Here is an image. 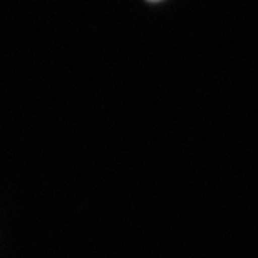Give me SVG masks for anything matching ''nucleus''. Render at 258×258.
<instances>
[{
    "instance_id": "1",
    "label": "nucleus",
    "mask_w": 258,
    "mask_h": 258,
    "mask_svg": "<svg viewBox=\"0 0 258 258\" xmlns=\"http://www.w3.org/2000/svg\"><path fill=\"white\" fill-rule=\"evenodd\" d=\"M149 2H159V0H149Z\"/></svg>"
}]
</instances>
